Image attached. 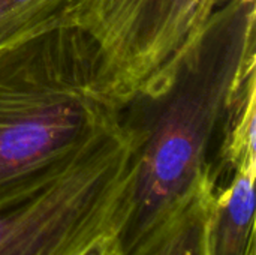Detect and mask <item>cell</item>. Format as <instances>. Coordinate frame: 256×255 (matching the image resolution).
<instances>
[{
	"label": "cell",
	"instance_id": "8",
	"mask_svg": "<svg viewBox=\"0 0 256 255\" xmlns=\"http://www.w3.org/2000/svg\"><path fill=\"white\" fill-rule=\"evenodd\" d=\"M122 245L117 236V230L108 231L96 242H93L82 254L80 255H122Z\"/></svg>",
	"mask_w": 256,
	"mask_h": 255
},
{
	"label": "cell",
	"instance_id": "5",
	"mask_svg": "<svg viewBox=\"0 0 256 255\" xmlns=\"http://www.w3.org/2000/svg\"><path fill=\"white\" fill-rule=\"evenodd\" d=\"M218 185L208 186L164 216L122 255H210Z\"/></svg>",
	"mask_w": 256,
	"mask_h": 255
},
{
	"label": "cell",
	"instance_id": "2",
	"mask_svg": "<svg viewBox=\"0 0 256 255\" xmlns=\"http://www.w3.org/2000/svg\"><path fill=\"white\" fill-rule=\"evenodd\" d=\"M122 117L92 39L62 21L0 48V201Z\"/></svg>",
	"mask_w": 256,
	"mask_h": 255
},
{
	"label": "cell",
	"instance_id": "3",
	"mask_svg": "<svg viewBox=\"0 0 256 255\" xmlns=\"http://www.w3.org/2000/svg\"><path fill=\"white\" fill-rule=\"evenodd\" d=\"M140 138L120 117L58 170L0 201V255H80L124 221Z\"/></svg>",
	"mask_w": 256,
	"mask_h": 255
},
{
	"label": "cell",
	"instance_id": "1",
	"mask_svg": "<svg viewBox=\"0 0 256 255\" xmlns=\"http://www.w3.org/2000/svg\"><path fill=\"white\" fill-rule=\"evenodd\" d=\"M256 0H224L166 84L134 98L123 119L140 144L122 249L200 191L219 185L231 111L255 74Z\"/></svg>",
	"mask_w": 256,
	"mask_h": 255
},
{
	"label": "cell",
	"instance_id": "4",
	"mask_svg": "<svg viewBox=\"0 0 256 255\" xmlns=\"http://www.w3.org/2000/svg\"><path fill=\"white\" fill-rule=\"evenodd\" d=\"M224 0H74L69 21L94 44L110 95L123 110L160 90Z\"/></svg>",
	"mask_w": 256,
	"mask_h": 255
},
{
	"label": "cell",
	"instance_id": "7",
	"mask_svg": "<svg viewBox=\"0 0 256 255\" xmlns=\"http://www.w3.org/2000/svg\"><path fill=\"white\" fill-rule=\"evenodd\" d=\"M74 0H0V48L52 24L69 21Z\"/></svg>",
	"mask_w": 256,
	"mask_h": 255
},
{
	"label": "cell",
	"instance_id": "6",
	"mask_svg": "<svg viewBox=\"0 0 256 255\" xmlns=\"http://www.w3.org/2000/svg\"><path fill=\"white\" fill-rule=\"evenodd\" d=\"M256 159L242 162L219 186L210 233V255H255Z\"/></svg>",
	"mask_w": 256,
	"mask_h": 255
}]
</instances>
